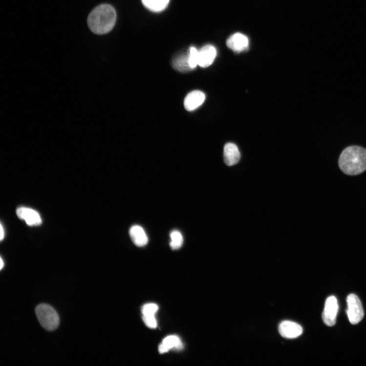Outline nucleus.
I'll return each instance as SVG.
<instances>
[{
  "label": "nucleus",
  "instance_id": "f257e3e1",
  "mask_svg": "<svg viewBox=\"0 0 366 366\" xmlns=\"http://www.w3.org/2000/svg\"><path fill=\"white\" fill-rule=\"evenodd\" d=\"M117 19L116 12L111 5L101 4L95 8L88 16V27L93 33L103 35L109 32Z\"/></svg>",
  "mask_w": 366,
  "mask_h": 366
},
{
  "label": "nucleus",
  "instance_id": "f03ea898",
  "mask_svg": "<svg viewBox=\"0 0 366 366\" xmlns=\"http://www.w3.org/2000/svg\"><path fill=\"white\" fill-rule=\"evenodd\" d=\"M341 171L348 175H357L366 170V149L359 146L349 147L343 151L338 161Z\"/></svg>",
  "mask_w": 366,
  "mask_h": 366
},
{
  "label": "nucleus",
  "instance_id": "7ed1b4c3",
  "mask_svg": "<svg viewBox=\"0 0 366 366\" xmlns=\"http://www.w3.org/2000/svg\"><path fill=\"white\" fill-rule=\"evenodd\" d=\"M38 320L42 326L48 331L55 330L60 323L59 315L50 305L41 304L35 310Z\"/></svg>",
  "mask_w": 366,
  "mask_h": 366
},
{
  "label": "nucleus",
  "instance_id": "20e7f679",
  "mask_svg": "<svg viewBox=\"0 0 366 366\" xmlns=\"http://www.w3.org/2000/svg\"><path fill=\"white\" fill-rule=\"evenodd\" d=\"M347 313L350 323L357 324L363 319L364 312L359 298L355 294L349 295L347 298Z\"/></svg>",
  "mask_w": 366,
  "mask_h": 366
},
{
  "label": "nucleus",
  "instance_id": "39448f33",
  "mask_svg": "<svg viewBox=\"0 0 366 366\" xmlns=\"http://www.w3.org/2000/svg\"><path fill=\"white\" fill-rule=\"evenodd\" d=\"M338 311L337 299L334 296L327 298L323 313V320L327 326H332L335 324Z\"/></svg>",
  "mask_w": 366,
  "mask_h": 366
},
{
  "label": "nucleus",
  "instance_id": "423d86ee",
  "mask_svg": "<svg viewBox=\"0 0 366 366\" xmlns=\"http://www.w3.org/2000/svg\"><path fill=\"white\" fill-rule=\"evenodd\" d=\"M279 329L280 335L287 339L296 338L302 333V329L300 325L290 321L282 322Z\"/></svg>",
  "mask_w": 366,
  "mask_h": 366
},
{
  "label": "nucleus",
  "instance_id": "0eeeda50",
  "mask_svg": "<svg viewBox=\"0 0 366 366\" xmlns=\"http://www.w3.org/2000/svg\"><path fill=\"white\" fill-rule=\"evenodd\" d=\"M217 55L216 49L211 45H207L198 50V65L206 68L212 65Z\"/></svg>",
  "mask_w": 366,
  "mask_h": 366
},
{
  "label": "nucleus",
  "instance_id": "6e6552de",
  "mask_svg": "<svg viewBox=\"0 0 366 366\" xmlns=\"http://www.w3.org/2000/svg\"><path fill=\"white\" fill-rule=\"evenodd\" d=\"M226 45L236 52H242L246 50L249 45L247 37L241 33H236L227 41Z\"/></svg>",
  "mask_w": 366,
  "mask_h": 366
},
{
  "label": "nucleus",
  "instance_id": "1a4fd4ad",
  "mask_svg": "<svg viewBox=\"0 0 366 366\" xmlns=\"http://www.w3.org/2000/svg\"><path fill=\"white\" fill-rule=\"evenodd\" d=\"M18 216L30 226L40 225L42 221L40 215L36 211L28 208L21 207L17 211Z\"/></svg>",
  "mask_w": 366,
  "mask_h": 366
},
{
  "label": "nucleus",
  "instance_id": "9d476101",
  "mask_svg": "<svg viewBox=\"0 0 366 366\" xmlns=\"http://www.w3.org/2000/svg\"><path fill=\"white\" fill-rule=\"evenodd\" d=\"M223 154L224 162L229 167L236 165L240 160V153L237 146L233 143L225 145Z\"/></svg>",
  "mask_w": 366,
  "mask_h": 366
},
{
  "label": "nucleus",
  "instance_id": "9b49d317",
  "mask_svg": "<svg viewBox=\"0 0 366 366\" xmlns=\"http://www.w3.org/2000/svg\"><path fill=\"white\" fill-rule=\"evenodd\" d=\"M205 98V94L200 91H194L189 93L184 100L186 109L192 111L197 108L204 103Z\"/></svg>",
  "mask_w": 366,
  "mask_h": 366
},
{
  "label": "nucleus",
  "instance_id": "f8f14e48",
  "mask_svg": "<svg viewBox=\"0 0 366 366\" xmlns=\"http://www.w3.org/2000/svg\"><path fill=\"white\" fill-rule=\"evenodd\" d=\"M130 237L133 243L138 247L146 246L149 241V238L145 230L142 226L134 225L129 230Z\"/></svg>",
  "mask_w": 366,
  "mask_h": 366
},
{
  "label": "nucleus",
  "instance_id": "ddd939ff",
  "mask_svg": "<svg viewBox=\"0 0 366 366\" xmlns=\"http://www.w3.org/2000/svg\"><path fill=\"white\" fill-rule=\"evenodd\" d=\"M161 344L167 352L173 348L181 350L183 347L180 339L175 335L169 336L164 339Z\"/></svg>",
  "mask_w": 366,
  "mask_h": 366
},
{
  "label": "nucleus",
  "instance_id": "4468645a",
  "mask_svg": "<svg viewBox=\"0 0 366 366\" xmlns=\"http://www.w3.org/2000/svg\"><path fill=\"white\" fill-rule=\"evenodd\" d=\"M189 50L187 53L176 57L173 61L174 68L181 72H186L191 70L189 64Z\"/></svg>",
  "mask_w": 366,
  "mask_h": 366
},
{
  "label": "nucleus",
  "instance_id": "2eb2a0df",
  "mask_svg": "<svg viewBox=\"0 0 366 366\" xmlns=\"http://www.w3.org/2000/svg\"><path fill=\"white\" fill-rule=\"evenodd\" d=\"M170 0H142L144 5L153 12H160L168 6Z\"/></svg>",
  "mask_w": 366,
  "mask_h": 366
},
{
  "label": "nucleus",
  "instance_id": "dca6fc26",
  "mask_svg": "<svg viewBox=\"0 0 366 366\" xmlns=\"http://www.w3.org/2000/svg\"><path fill=\"white\" fill-rule=\"evenodd\" d=\"M170 246L173 250L180 249L183 244L184 239L182 234L178 231H173L170 234Z\"/></svg>",
  "mask_w": 366,
  "mask_h": 366
},
{
  "label": "nucleus",
  "instance_id": "f3484780",
  "mask_svg": "<svg viewBox=\"0 0 366 366\" xmlns=\"http://www.w3.org/2000/svg\"><path fill=\"white\" fill-rule=\"evenodd\" d=\"M198 50L195 47H192L189 49V64L192 69L195 68L198 65Z\"/></svg>",
  "mask_w": 366,
  "mask_h": 366
},
{
  "label": "nucleus",
  "instance_id": "a211bd4d",
  "mask_svg": "<svg viewBox=\"0 0 366 366\" xmlns=\"http://www.w3.org/2000/svg\"><path fill=\"white\" fill-rule=\"evenodd\" d=\"M159 309L157 305L154 303H150L145 305L142 307V313L143 316H155Z\"/></svg>",
  "mask_w": 366,
  "mask_h": 366
},
{
  "label": "nucleus",
  "instance_id": "6ab92c4d",
  "mask_svg": "<svg viewBox=\"0 0 366 366\" xmlns=\"http://www.w3.org/2000/svg\"><path fill=\"white\" fill-rule=\"evenodd\" d=\"M143 321L145 324L150 329H156L157 322L155 316H143Z\"/></svg>",
  "mask_w": 366,
  "mask_h": 366
},
{
  "label": "nucleus",
  "instance_id": "aec40b11",
  "mask_svg": "<svg viewBox=\"0 0 366 366\" xmlns=\"http://www.w3.org/2000/svg\"><path fill=\"white\" fill-rule=\"evenodd\" d=\"M0 236H0V238H1V240L2 241L4 237V232L2 224H1V235Z\"/></svg>",
  "mask_w": 366,
  "mask_h": 366
},
{
  "label": "nucleus",
  "instance_id": "412c9836",
  "mask_svg": "<svg viewBox=\"0 0 366 366\" xmlns=\"http://www.w3.org/2000/svg\"><path fill=\"white\" fill-rule=\"evenodd\" d=\"M0 266H1V267H0V268H1V270H2L4 266V262L2 258H1V265H0Z\"/></svg>",
  "mask_w": 366,
  "mask_h": 366
}]
</instances>
